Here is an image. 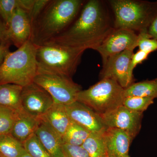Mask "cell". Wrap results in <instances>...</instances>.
<instances>
[{"instance_id": "obj_1", "label": "cell", "mask_w": 157, "mask_h": 157, "mask_svg": "<svg viewBox=\"0 0 157 157\" xmlns=\"http://www.w3.org/2000/svg\"><path fill=\"white\" fill-rule=\"evenodd\" d=\"M113 29V23L105 2L89 0L85 2L69 27L48 42L77 49L95 50Z\"/></svg>"}, {"instance_id": "obj_2", "label": "cell", "mask_w": 157, "mask_h": 157, "mask_svg": "<svg viewBox=\"0 0 157 157\" xmlns=\"http://www.w3.org/2000/svg\"><path fill=\"white\" fill-rule=\"evenodd\" d=\"M85 3L82 0H49L32 24L31 41L39 46L62 33L76 19Z\"/></svg>"}, {"instance_id": "obj_3", "label": "cell", "mask_w": 157, "mask_h": 157, "mask_svg": "<svg viewBox=\"0 0 157 157\" xmlns=\"http://www.w3.org/2000/svg\"><path fill=\"white\" fill-rule=\"evenodd\" d=\"M37 48L30 40L10 52L0 67V85L12 83L24 87L34 82L38 71Z\"/></svg>"}, {"instance_id": "obj_4", "label": "cell", "mask_w": 157, "mask_h": 157, "mask_svg": "<svg viewBox=\"0 0 157 157\" xmlns=\"http://www.w3.org/2000/svg\"><path fill=\"white\" fill-rule=\"evenodd\" d=\"M107 3L113 12L114 29L139 33L147 29L157 12V1L109 0Z\"/></svg>"}, {"instance_id": "obj_5", "label": "cell", "mask_w": 157, "mask_h": 157, "mask_svg": "<svg viewBox=\"0 0 157 157\" xmlns=\"http://www.w3.org/2000/svg\"><path fill=\"white\" fill-rule=\"evenodd\" d=\"M85 51L50 42L37 46L38 70L72 77Z\"/></svg>"}, {"instance_id": "obj_6", "label": "cell", "mask_w": 157, "mask_h": 157, "mask_svg": "<svg viewBox=\"0 0 157 157\" xmlns=\"http://www.w3.org/2000/svg\"><path fill=\"white\" fill-rule=\"evenodd\" d=\"M124 89L117 82L105 78L78 94L77 101L101 115L123 105Z\"/></svg>"}, {"instance_id": "obj_7", "label": "cell", "mask_w": 157, "mask_h": 157, "mask_svg": "<svg viewBox=\"0 0 157 157\" xmlns=\"http://www.w3.org/2000/svg\"><path fill=\"white\" fill-rule=\"evenodd\" d=\"M34 82L48 92L54 103L69 105L77 101L81 86L72 77L38 70Z\"/></svg>"}, {"instance_id": "obj_8", "label": "cell", "mask_w": 157, "mask_h": 157, "mask_svg": "<svg viewBox=\"0 0 157 157\" xmlns=\"http://www.w3.org/2000/svg\"><path fill=\"white\" fill-rule=\"evenodd\" d=\"M138 35L136 33L123 29H114L103 42L97 47L103 65L107 59L127 49L134 50L137 46Z\"/></svg>"}, {"instance_id": "obj_9", "label": "cell", "mask_w": 157, "mask_h": 157, "mask_svg": "<svg viewBox=\"0 0 157 157\" xmlns=\"http://www.w3.org/2000/svg\"><path fill=\"white\" fill-rule=\"evenodd\" d=\"M54 103L48 92L34 82L23 87L21 109L29 115L40 118Z\"/></svg>"}, {"instance_id": "obj_10", "label": "cell", "mask_w": 157, "mask_h": 157, "mask_svg": "<svg viewBox=\"0 0 157 157\" xmlns=\"http://www.w3.org/2000/svg\"><path fill=\"white\" fill-rule=\"evenodd\" d=\"M143 113L121 105L101 115L107 128L123 130L133 139L140 132Z\"/></svg>"}, {"instance_id": "obj_11", "label": "cell", "mask_w": 157, "mask_h": 157, "mask_svg": "<svg viewBox=\"0 0 157 157\" xmlns=\"http://www.w3.org/2000/svg\"><path fill=\"white\" fill-rule=\"evenodd\" d=\"M134 50L127 49L110 56L103 65L100 73V80L105 78L117 82L124 89L134 83L129 76V66Z\"/></svg>"}, {"instance_id": "obj_12", "label": "cell", "mask_w": 157, "mask_h": 157, "mask_svg": "<svg viewBox=\"0 0 157 157\" xmlns=\"http://www.w3.org/2000/svg\"><path fill=\"white\" fill-rule=\"evenodd\" d=\"M72 121L90 132H100L107 128L100 114L78 101L65 106Z\"/></svg>"}, {"instance_id": "obj_13", "label": "cell", "mask_w": 157, "mask_h": 157, "mask_svg": "<svg viewBox=\"0 0 157 157\" xmlns=\"http://www.w3.org/2000/svg\"><path fill=\"white\" fill-rule=\"evenodd\" d=\"M7 28L6 40L17 48L30 40L32 23L28 13L23 9L15 10Z\"/></svg>"}, {"instance_id": "obj_14", "label": "cell", "mask_w": 157, "mask_h": 157, "mask_svg": "<svg viewBox=\"0 0 157 157\" xmlns=\"http://www.w3.org/2000/svg\"><path fill=\"white\" fill-rule=\"evenodd\" d=\"M105 138L108 157H128L129 147L133 140L124 131L107 128Z\"/></svg>"}, {"instance_id": "obj_15", "label": "cell", "mask_w": 157, "mask_h": 157, "mask_svg": "<svg viewBox=\"0 0 157 157\" xmlns=\"http://www.w3.org/2000/svg\"><path fill=\"white\" fill-rule=\"evenodd\" d=\"M40 119L35 135L52 157H64L62 137L46 122Z\"/></svg>"}, {"instance_id": "obj_16", "label": "cell", "mask_w": 157, "mask_h": 157, "mask_svg": "<svg viewBox=\"0 0 157 157\" xmlns=\"http://www.w3.org/2000/svg\"><path fill=\"white\" fill-rule=\"evenodd\" d=\"M40 120L29 115L21 109H18L11 135L23 144L25 140L35 134Z\"/></svg>"}, {"instance_id": "obj_17", "label": "cell", "mask_w": 157, "mask_h": 157, "mask_svg": "<svg viewBox=\"0 0 157 157\" xmlns=\"http://www.w3.org/2000/svg\"><path fill=\"white\" fill-rule=\"evenodd\" d=\"M40 119L45 121L62 137L72 122L65 105L54 103Z\"/></svg>"}, {"instance_id": "obj_18", "label": "cell", "mask_w": 157, "mask_h": 157, "mask_svg": "<svg viewBox=\"0 0 157 157\" xmlns=\"http://www.w3.org/2000/svg\"><path fill=\"white\" fill-rule=\"evenodd\" d=\"M23 87L12 83L0 85V105L17 110L21 109Z\"/></svg>"}, {"instance_id": "obj_19", "label": "cell", "mask_w": 157, "mask_h": 157, "mask_svg": "<svg viewBox=\"0 0 157 157\" xmlns=\"http://www.w3.org/2000/svg\"><path fill=\"white\" fill-rule=\"evenodd\" d=\"M106 130L91 132L82 144L90 157H108L105 138Z\"/></svg>"}, {"instance_id": "obj_20", "label": "cell", "mask_w": 157, "mask_h": 157, "mask_svg": "<svg viewBox=\"0 0 157 157\" xmlns=\"http://www.w3.org/2000/svg\"><path fill=\"white\" fill-rule=\"evenodd\" d=\"M124 97L157 98V78L134 82L124 89Z\"/></svg>"}, {"instance_id": "obj_21", "label": "cell", "mask_w": 157, "mask_h": 157, "mask_svg": "<svg viewBox=\"0 0 157 157\" xmlns=\"http://www.w3.org/2000/svg\"><path fill=\"white\" fill-rule=\"evenodd\" d=\"M91 132L72 121L62 137L63 143L74 146H82Z\"/></svg>"}, {"instance_id": "obj_22", "label": "cell", "mask_w": 157, "mask_h": 157, "mask_svg": "<svg viewBox=\"0 0 157 157\" xmlns=\"http://www.w3.org/2000/svg\"><path fill=\"white\" fill-rule=\"evenodd\" d=\"M24 149L23 144L11 134L0 135V157H18Z\"/></svg>"}, {"instance_id": "obj_23", "label": "cell", "mask_w": 157, "mask_h": 157, "mask_svg": "<svg viewBox=\"0 0 157 157\" xmlns=\"http://www.w3.org/2000/svg\"><path fill=\"white\" fill-rule=\"evenodd\" d=\"M17 110L0 105V135L11 134Z\"/></svg>"}, {"instance_id": "obj_24", "label": "cell", "mask_w": 157, "mask_h": 157, "mask_svg": "<svg viewBox=\"0 0 157 157\" xmlns=\"http://www.w3.org/2000/svg\"><path fill=\"white\" fill-rule=\"evenodd\" d=\"M154 102L153 98L128 97L124 98L123 105L132 111L143 113Z\"/></svg>"}, {"instance_id": "obj_25", "label": "cell", "mask_w": 157, "mask_h": 157, "mask_svg": "<svg viewBox=\"0 0 157 157\" xmlns=\"http://www.w3.org/2000/svg\"><path fill=\"white\" fill-rule=\"evenodd\" d=\"M25 150L33 157H52L35 134L23 143Z\"/></svg>"}, {"instance_id": "obj_26", "label": "cell", "mask_w": 157, "mask_h": 157, "mask_svg": "<svg viewBox=\"0 0 157 157\" xmlns=\"http://www.w3.org/2000/svg\"><path fill=\"white\" fill-rule=\"evenodd\" d=\"M137 46L139 50L150 54L157 50V40L153 39L147 33V29L140 31L137 34Z\"/></svg>"}, {"instance_id": "obj_27", "label": "cell", "mask_w": 157, "mask_h": 157, "mask_svg": "<svg viewBox=\"0 0 157 157\" xmlns=\"http://www.w3.org/2000/svg\"><path fill=\"white\" fill-rule=\"evenodd\" d=\"M19 8V0H0V17L7 26L14 11Z\"/></svg>"}, {"instance_id": "obj_28", "label": "cell", "mask_w": 157, "mask_h": 157, "mask_svg": "<svg viewBox=\"0 0 157 157\" xmlns=\"http://www.w3.org/2000/svg\"><path fill=\"white\" fill-rule=\"evenodd\" d=\"M63 151L64 157H90L87 151L82 146L63 144Z\"/></svg>"}, {"instance_id": "obj_29", "label": "cell", "mask_w": 157, "mask_h": 157, "mask_svg": "<svg viewBox=\"0 0 157 157\" xmlns=\"http://www.w3.org/2000/svg\"><path fill=\"white\" fill-rule=\"evenodd\" d=\"M149 55V54H148L140 50H138L136 53H134L132 55L129 66V76L132 79H134L133 71L137 65L142 63L147 59Z\"/></svg>"}, {"instance_id": "obj_30", "label": "cell", "mask_w": 157, "mask_h": 157, "mask_svg": "<svg viewBox=\"0 0 157 157\" xmlns=\"http://www.w3.org/2000/svg\"><path fill=\"white\" fill-rule=\"evenodd\" d=\"M49 1V0H35L33 9L29 14L32 25L45 8Z\"/></svg>"}, {"instance_id": "obj_31", "label": "cell", "mask_w": 157, "mask_h": 157, "mask_svg": "<svg viewBox=\"0 0 157 157\" xmlns=\"http://www.w3.org/2000/svg\"><path fill=\"white\" fill-rule=\"evenodd\" d=\"M11 44L8 41H3L0 44V67L2 64L7 54L10 52L9 48Z\"/></svg>"}, {"instance_id": "obj_32", "label": "cell", "mask_w": 157, "mask_h": 157, "mask_svg": "<svg viewBox=\"0 0 157 157\" xmlns=\"http://www.w3.org/2000/svg\"><path fill=\"white\" fill-rule=\"evenodd\" d=\"M147 33L153 39L157 40V12L149 26Z\"/></svg>"}, {"instance_id": "obj_33", "label": "cell", "mask_w": 157, "mask_h": 157, "mask_svg": "<svg viewBox=\"0 0 157 157\" xmlns=\"http://www.w3.org/2000/svg\"><path fill=\"white\" fill-rule=\"evenodd\" d=\"M7 26L0 17V40L2 42L6 40V33H7Z\"/></svg>"}, {"instance_id": "obj_34", "label": "cell", "mask_w": 157, "mask_h": 157, "mask_svg": "<svg viewBox=\"0 0 157 157\" xmlns=\"http://www.w3.org/2000/svg\"><path fill=\"white\" fill-rule=\"evenodd\" d=\"M18 157H33L32 156L30 155L29 153H28L25 150H24L21 153L20 155Z\"/></svg>"}, {"instance_id": "obj_35", "label": "cell", "mask_w": 157, "mask_h": 157, "mask_svg": "<svg viewBox=\"0 0 157 157\" xmlns=\"http://www.w3.org/2000/svg\"><path fill=\"white\" fill-rule=\"evenodd\" d=\"M1 42H2V41H1V40H0V44H1Z\"/></svg>"}, {"instance_id": "obj_36", "label": "cell", "mask_w": 157, "mask_h": 157, "mask_svg": "<svg viewBox=\"0 0 157 157\" xmlns=\"http://www.w3.org/2000/svg\"><path fill=\"white\" fill-rule=\"evenodd\" d=\"M128 157H130V156H128Z\"/></svg>"}, {"instance_id": "obj_37", "label": "cell", "mask_w": 157, "mask_h": 157, "mask_svg": "<svg viewBox=\"0 0 157 157\" xmlns=\"http://www.w3.org/2000/svg\"></svg>"}]
</instances>
